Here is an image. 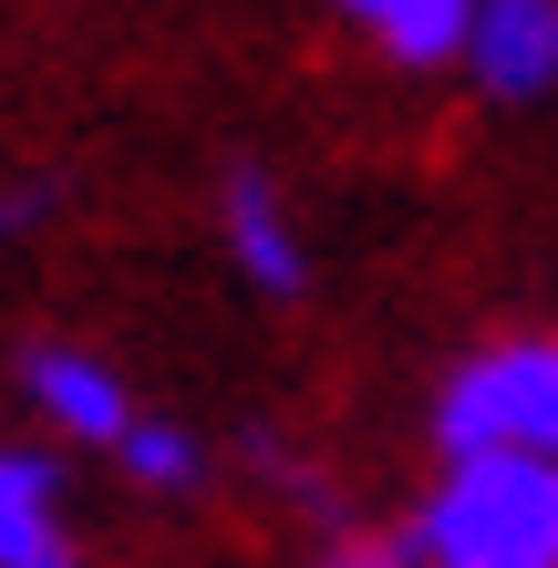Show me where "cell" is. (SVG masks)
<instances>
[{"mask_svg": "<svg viewBox=\"0 0 558 568\" xmlns=\"http://www.w3.org/2000/svg\"><path fill=\"white\" fill-rule=\"evenodd\" d=\"M227 258H239L270 300H301L311 290V248H301V227H290V207H280L270 176H227Z\"/></svg>", "mask_w": 558, "mask_h": 568, "instance_id": "6", "label": "cell"}, {"mask_svg": "<svg viewBox=\"0 0 558 568\" xmlns=\"http://www.w3.org/2000/svg\"><path fill=\"white\" fill-rule=\"evenodd\" d=\"M332 568H404V548H342Z\"/></svg>", "mask_w": 558, "mask_h": 568, "instance_id": "10", "label": "cell"}, {"mask_svg": "<svg viewBox=\"0 0 558 568\" xmlns=\"http://www.w3.org/2000/svg\"><path fill=\"white\" fill-rule=\"evenodd\" d=\"M342 11H352V21H373L393 62H445V52H466L476 0H342Z\"/></svg>", "mask_w": 558, "mask_h": 568, "instance_id": "7", "label": "cell"}, {"mask_svg": "<svg viewBox=\"0 0 558 568\" xmlns=\"http://www.w3.org/2000/svg\"><path fill=\"white\" fill-rule=\"evenodd\" d=\"M0 568H83L62 527V476L31 445H0Z\"/></svg>", "mask_w": 558, "mask_h": 568, "instance_id": "5", "label": "cell"}, {"mask_svg": "<svg viewBox=\"0 0 558 568\" xmlns=\"http://www.w3.org/2000/svg\"><path fill=\"white\" fill-rule=\"evenodd\" d=\"M414 548L435 568H558V465L528 455H455Z\"/></svg>", "mask_w": 558, "mask_h": 568, "instance_id": "1", "label": "cell"}, {"mask_svg": "<svg viewBox=\"0 0 558 568\" xmlns=\"http://www.w3.org/2000/svg\"><path fill=\"white\" fill-rule=\"evenodd\" d=\"M466 62L497 104H528L558 83V0H476L466 21Z\"/></svg>", "mask_w": 558, "mask_h": 568, "instance_id": "3", "label": "cell"}, {"mask_svg": "<svg viewBox=\"0 0 558 568\" xmlns=\"http://www.w3.org/2000/svg\"><path fill=\"white\" fill-rule=\"evenodd\" d=\"M21 383H31V404L52 414V434H73V445H124V424H135L124 383H114L93 352H62V342H42V352L21 362Z\"/></svg>", "mask_w": 558, "mask_h": 568, "instance_id": "4", "label": "cell"}, {"mask_svg": "<svg viewBox=\"0 0 558 568\" xmlns=\"http://www.w3.org/2000/svg\"><path fill=\"white\" fill-rule=\"evenodd\" d=\"M124 476H135V486H186L196 476V434L186 424H124Z\"/></svg>", "mask_w": 558, "mask_h": 568, "instance_id": "8", "label": "cell"}, {"mask_svg": "<svg viewBox=\"0 0 558 568\" xmlns=\"http://www.w3.org/2000/svg\"><path fill=\"white\" fill-rule=\"evenodd\" d=\"M42 207H52L42 186H21V196H0V227H42Z\"/></svg>", "mask_w": 558, "mask_h": 568, "instance_id": "9", "label": "cell"}, {"mask_svg": "<svg viewBox=\"0 0 558 568\" xmlns=\"http://www.w3.org/2000/svg\"><path fill=\"white\" fill-rule=\"evenodd\" d=\"M445 455H528L558 465V342H497L435 404Z\"/></svg>", "mask_w": 558, "mask_h": 568, "instance_id": "2", "label": "cell"}]
</instances>
